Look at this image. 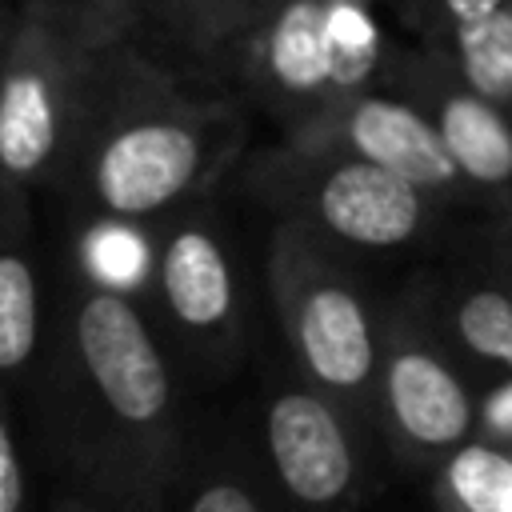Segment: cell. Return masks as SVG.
<instances>
[{
  "label": "cell",
  "mask_w": 512,
  "mask_h": 512,
  "mask_svg": "<svg viewBox=\"0 0 512 512\" xmlns=\"http://www.w3.org/2000/svg\"><path fill=\"white\" fill-rule=\"evenodd\" d=\"M88 132V192L116 220H140L192 192L232 148L236 120L188 100L132 44L104 52Z\"/></svg>",
  "instance_id": "obj_1"
},
{
  "label": "cell",
  "mask_w": 512,
  "mask_h": 512,
  "mask_svg": "<svg viewBox=\"0 0 512 512\" xmlns=\"http://www.w3.org/2000/svg\"><path fill=\"white\" fill-rule=\"evenodd\" d=\"M248 92L300 132L384 64L372 0H256L228 56Z\"/></svg>",
  "instance_id": "obj_2"
},
{
  "label": "cell",
  "mask_w": 512,
  "mask_h": 512,
  "mask_svg": "<svg viewBox=\"0 0 512 512\" xmlns=\"http://www.w3.org/2000/svg\"><path fill=\"white\" fill-rule=\"evenodd\" d=\"M104 52L12 8L4 24L0 80V164L8 180L40 176L60 148L84 132Z\"/></svg>",
  "instance_id": "obj_3"
},
{
  "label": "cell",
  "mask_w": 512,
  "mask_h": 512,
  "mask_svg": "<svg viewBox=\"0 0 512 512\" xmlns=\"http://www.w3.org/2000/svg\"><path fill=\"white\" fill-rule=\"evenodd\" d=\"M300 148H336L392 168L424 192H456L464 172L448 152L436 120L412 104L360 88L296 132Z\"/></svg>",
  "instance_id": "obj_4"
},
{
  "label": "cell",
  "mask_w": 512,
  "mask_h": 512,
  "mask_svg": "<svg viewBox=\"0 0 512 512\" xmlns=\"http://www.w3.org/2000/svg\"><path fill=\"white\" fill-rule=\"evenodd\" d=\"M76 352L124 424H156L168 412V368L140 312L116 292H92L76 312Z\"/></svg>",
  "instance_id": "obj_5"
},
{
  "label": "cell",
  "mask_w": 512,
  "mask_h": 512,
  "mask_svg": "<svg viewBox=\"0 0 512 512\" xmlns=\"http://www.w3.org/2000/svg\"><path fill=\"white\" fill-rule=\"evenodd\" d=\"M332 152L336 160L316 168L308 180V204L316 220L360 248H396L412 240L424 224V188L412 180L396 176L392 168L336 152V148H316Z\"/></svg>",
  "instance_id": "obj_6"
},
{
  "label": "cell",
  "mask_w": 512,
  "mask_h": 512,
  "mask_svg": "<svg viewBox=\"0 0 512 512\" xmlns=\"http://www.w3.org/2000/svg\"><path fill=\"white\" fill-rule=\"evenodd\" d=\"M268 456L280 484L308 508L336 504L356 476L352 444L320 396L284 392L268 408Z\"/></svg>",
  "instance_id": "obj_7"
},
{
  "label": "cell",
  "mask_w": 512,
  "mask_h": 512,
  "mask_svg": "<svg viewBox=\"0 0 512 512\" xmlns=\"http://www.w3.org/2000/svg\"><path fill=\"white\" fill-rule=\"evenodd\" d=\"M424 112L436 120L448 152L456 156L468 184L504 188L512 184V120L496 100L476 92L456 64L432 60L420 68Z\"/></svg>",
  "instance_id": "obj_8"
},
{
  "label": "cell",
  "mask_w": 512,
  "mask_h": 512,
  "mask_svg": "<svg viewBox=\"0 0 512 512\" xmlns=\"http://www.w3.org/2000/svg\"><path fill=\"white\" fill-rule=\"evenodd\" d=\"M292 340L304 368L336 388L360 392L376 368V340L360 296L340 280H312L292 304Z\"/></svg>",
  "instance_id": "obj_9"
},
{
  "label": "cell",
  "mask_w": 512,
  "mask_h": 512,
  "mask_svg": "<svg viewBox=\"0 0 512 512\" xmlns=\"http://www.w3.org/2000/svg\"><path fill=\"white\" fill-rule=\"evenodd\" d=\"M384 392L396 428L420 448H452L472 428V400L464 384L424 348H400L388 360Z\"/></svg>",
  "instance_id": "obj_10"
},
{
  "label": "cell",
  "mask_w": 512,
  "mask_h": 512,
  "mask_svg": "<svg viewBox=\"0 0 512 512\" xmlns=\"http://www.w3.org/2000/svg\"><path fill=\"white\" fill-rule=\"evenodd\" d=\"M164 300L192 332H212L232 316V268L208 228H180L160 264Z\"/></svg>",
  "instance_id": "obj_11"
},
{
  "label": "cell",
  "mask_w": 512,
  "mask_h": 512,
  "mask_svg": "<svg viewBox=\"0 0 512 512\" xmlns=\"http://www.w3.org/2000/svg\"><path fill=\"white\" fill-rule=\"evenodd\" d=\"M160 0H16L20 12L44 20L88 52H112L152 20Z\"/></svg>",
  "instance_id": "obj_12"
},
{
  "label": "cell",
  "mask_w": 512,
  "mask_h": 512,
  "mask_svg": "<svg viewBox=\"0 0 512 512\" xmlns=\"http://www.w3.org/2000/svg\"><path fill=\"white\" fill-rule=\"evenodd\" d=\"M252 4L256 0H160L156 12L188 56L208 64H220V60L228 64Z\"/></svg>",
  "instance_id": "obj_13"
},
{
  "label": "cell",
  "mask_w": 512,
  "mask_h": 512,
  "mask_svg": "<svg viewBox=\"0 0 512 512\" xmlns=\"http://www.w3.org/2000/svg\"><path fill=\"white\" fill-rule=\"evenodd\" d=\"M452 64L476 92L512 108V4L488 20L452 28Z\"/></svg>",
  "instance_id": "obj_14"
},
{
  "label": "cell",
  "mask_w": 512,
  "mask_h": 512,
  "mask_svg": "<svg viewBox=\"0 0 512 512\" xmlns=\"http://www.w3.org/2000/svg\"><path fill=\"white\" fill-rule=\"evenodd\" d=\"M36 348V276L24 256L0 260V368L16 372Z\"/></svg>",
  "instance_id": "obj_15"
},
{
  "label": "cell",
  "mask_w": 512,
  "mask_h": 512,
  "mask_svg": "<svg viewBox=\"0 0 512 512\" xmlns=\"http://www.w3.org/2000/svg\"><path fill=\"white\" fill-rule=\"evenodd\" d=\"M448 488L464 512H512V456L468 444L448 464Z\"/></svg>",
  "instance_id": "obj_16"
},
{
  "label": "cell",
  "mask_w": 512,
  "mask_h": 512,
  "mask_svg": "<svg viewBox=\"0 0 512 512\" xmlns=\"http://www.w3.org/2000/svg\"><path fill=\"white\" fill-rule=\"evenodd\" d=\"M456 332L488 364L512 372V296L500 288H476L456 308Z\"/></svg>",
  "instance_id": "obj_17"
},
{
  "label": "cell",
  "mask_w": 512,
  "mask_h": 512,
  "mask_svg": "<svg viewBox=\"0 0 512 512\" xmlns=\"http://www.w3.org/2000/svg\"><path fill=\"white\" fill-rule=\"evenodd\" d=\"M140 260H144V252L128 232H100L92 240V268L108 284H128L140 272Z\"/></svg>",
  "instance_id": "obj_18"
},
{
  "label": "cell",
  "mask_w": 512,
  "mask_h": 512,
  "mask_svg": "<svg viewBox=\"0 0 512 512\" xmlns=\"http://www.w3.org/2000/svg\"><path fill=\"white\" fill-rule=\"evenodd\" d=\"M24 508V468L16 456V440L8 420L0 424V512H20Z\"/></svg>",
  "instance_id": "obj_19"
},
{
  "label": "cell",
  "mask_w": 512,
  "mask_h": 512,
  "mask_svg": "<svg viewBox=\"0 0 512 512\" xmlns=\"http://www.w3.org/2000/svg\"><path fill=\"white\" fill-rule=\"evenodd\" d=\"M188 512H260V504L252 500L248 488H240V484H232V480H216V484H208V488L192 500Z\"/></svg>",
  "instance_id": "obj_20"
},
{
  "label": "cell",
  "mask_w": 512,
  "mask_h": 512,
  "mask_svg": "<svg viewBox=\"0 0 512 512\" xmlns=\"http://www.w3.org/2000/svg\"><path fill=\"white\" fill-rule=\"evenodd\" d=\"M432 4H436V12L444 16V24H448V32H452V28H464V24H476V20L496 16V12L508 8L512 0H432Z\"/></svg>",
  "instance_id": "obj_21"
}]
</instances>
